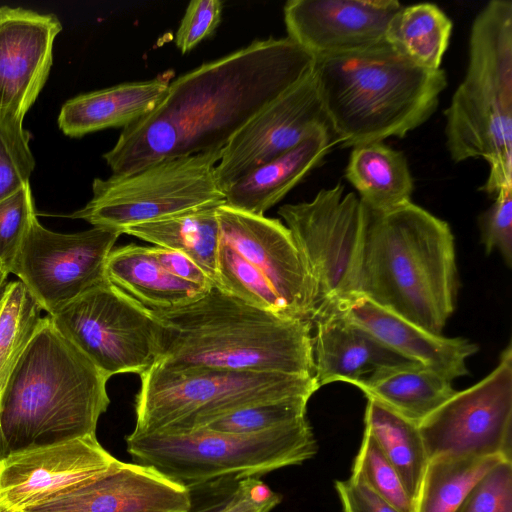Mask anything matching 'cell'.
Returning <instances> with one entry per match:
<instances>
[{
    "instance_id": "cell-1",
    "label": "cell",
    "mask_w": 512,
    "mask_h": 512,
    "mask_svg": "<svg viewBox=\"0 0 512 512\" xmlns=\"http://www.w3.org/2000/svg\"><path fill=\"white\" fill-rule=\"evenodd\" d=\"M314 57L285 38L256 40L170 81L148 114L103 157L113 174L222 150L262 108L309 76Z\"/></svg>"
},
{
    "instance_id": "cell-2",
    "label": "cell",
    "mask_w": 512,
    "mask_h": 512,
    "mask_svg": "<svg viewBox=\"0 0 512 512\" xmlns=\"http://www.w3.org/2000/svg\"><path fill=\"white\" fill-rule=\"evenodd\" d=\"M160 323L154 364L313 376L312 323L249 305L217 286Z\"/></svg>"
},
{
    "instance_id": "cell-3",
    "label": "cell",
    "mask_w": 512,
    "mask_h": 512,
    "mask_svg": "<svg viewBox=\"0 0 512 512\" xmlns=\"http://www.w3.org/2000/svg\"><path fill=\"white\" fill-rule=\"evenodd\" d=\"M108 380L42 317L0 400V461L96 434Z\"/></svg>"
},
{
    "instance_id": "cell-4",
    "label": "cell",
    "mask_w": 512,
    "mask_h": 512,
    "mask_svg": "<svg viewBox=\"0 0 512 512\" xmlns=\"http://www.w3.org/2000/svg\"><path fill=\"white\" fill-rule=\"evenodd\" d=\"M458 286L446 221L412 202L385 212L368 209L358 295L441 334Z\"/></svg>"
},
{
    "instance_id": "cell-5",
    "label": "cell",
    "mask_w": 512,
    "mask_h": 512,
    "mask_svg": "<svg viewBox=\"0 0 512 512\" xmlns=\"http://www.w3.org/2000/svg\"><path fill=\"white\" fill-rule=\"evenodd\" d=\"M313 76L335 142L402 138L436 111L445 71L416 66L389 44L316 58Z\"/></svg>"
},
{
    "instance_id": "cell-6",
    "label": "cell",
    "mask_w": 512,
    "mask_h": 512,
    "mask_svg": "<svg viewBox=\"0 0 512 512\" xmlns=\"http://www.w3.org/2000/svg\"><path fill=\"white\" fill-rule=\"evenodd\" d=\"M445 115L446 146L459 163L482 158L491 196L512 187V2L492 0L476 15L468 65Z\"/></svg>"
},
{
    "instance_id": "cell-7",
    "label": "cell",
    "mask_w": 512,
    "mask_h": 512,
    "mask_svg": "<svg viewBox=\"0 0 512 512\" xmlns=\"http://www.w3.org/2000/svg\"><path fill=\"white\" fill-rule=\"evenodd\" d=\"M132 432H189L216 418L267 401L310 398L314 377L153 364L140 375Z\"/></svg>"
},
{
    "instance_id": "cell-8",
    "label": "cell",
    "mask_w": 512,
    "mask_h": 512,
    "mask_svg": "<svg viewBox=\"0 0 512 512\" xmlns=\"http://www.w3.org/2000/svg\"><path fill=\"white\" fill-rule=\"evenodd\" d=\"M126 447L136 462L150 465L189 488L225 477L253 478L299 465L318 450L307 418L250 434L206 428L178 433L131 432Z\"/></svg>"
},
{
    "instance_id": "cell-9",
    "label": "cell",
    "mask_w": 512,
    "mask_h": 512,
    "mask_svg": "<svg viewBox=\"0 0 512 512\" xmlns=\"http://www.w3.org/2000/svg\"><path fill=\"white\" fill-rule=\"evenodd\" d=\"M220 157L221 150L207 151L96 178L91 200L70 217L122 234L132 225L220 206L225 203L215 172Z\"/></svg>"
},
{
    "instance_id": "cell-10",
    "label": "cell",
    "mask_w": 512,
    "mask_h": 512,
    "mask_svg": "<svg viewBox=\"0 0 512 512\" xmlns=\"http://www.w3.org/2000/svg\"><path fill=\"white\" fill-rule=\"evenodd\" d=\"M278 214L313 282L314 317L358 295L368 217L359 197L337 183L319 190L310 201L281 206Z\"/></svg>"
},
{
    "instance_id": "cell-11",
    "label": "cell",
    "mask_w": 512,
    "mask_h": 512,
    "mask_svg": "<svg viewBox=\"0 0 512 512\" xmlns=\"http://www.w3.org/2000/svg\"><path fill=\"white\" fill-rule=\"evenodd\" d=\"M48 316L108 378L140 375L158 357L159 321L108 280Z\"/></svg>"
},
{
    "instance_id": "cell-12",
    "label": "cell",
    "mask_w": 512,
    "mask_h": 512,
    "mask_svg": "<svg viewBox=\"0 0 512 512\" xmlns=\"http://www.w3.org/2000/svg\"><path fill=\"white\" fill-rule=\"evenodd\" d=\"M429 459L499 457L512 461V347L473 386L456 393L418 424Z\"/></svg>"
},
{
    "instance_id": "cell-13",
    "label": "cell",
    "mask_w": 512,
    "mask_h": 512,
    "mask_svg": "<svg viewBox=\"0 0 512 512\" xmlns=\"http://www.w3.org/2000/svg\"><path fill=\"white\" fill-rule=\"evenodd\" d=\"M119 231L94 227L73 234L32 222L11 272L48 315L107 281L106 262Z\"/></svg>"
},
{
    "instance_id": "cell-14",
    "label": "cell",
    "mask_w": 512,
    "mask_h": 512,
    "mask_svg": "<svg viewBox=\"0 0 512 512\" xmlns=\"http://www.w3.org/2000/svg\"><path fill=\"white\" fill-rule=\"evenodd\" d=\"M219 242L232 249L281 300L289 318L309 321L316 294L289 229L280 220L226 204L217 207Z\"/></svg>"
},
{
    "instance_id": "cell-15",
    "label": "cell",
    "mask_w": 512,
    "mask_h": 512,
    "mask_svg": "<svg viewBox=\"0 0 512 512\" xmlns=\"http://www.w3.org/2000/svg\"><path fill=\"white\" fill-rule=\"evenodd\" d=\"M321 129L330 126L312 71L262 108L225 145L215 169L219 187L224 191Z\"/></svg>"
},
{
    "instance_id": "cell-16",
    "label": "cell",
    "mask_w": 512,
    "mask_h": 512,
    "mask_svg": "<svg viewBox=\"0 0 512 512\" xmlns=\"http://www.w3.org/2000/svg\"><path fill=\"white\" fill-rule=\"evenodd\" d=\"M396 0H290L283 8L287 37L316 58L386 43Z\"/></svg>"
},
{
    "instance_id": "cell-17",
    "label": "cell",
    "mask_w": 512,
    "mask_h": 512,
    "mask_svg": "<svg viewBox=\"0 0 512 512\" xmlns=\"http://www.w3.org/2000/svg\"><path fill=\"white\" fill-rule=\"evenodd\" d=\"M117 461L96 434L9 456L0 461V512H22Z\"/></svg>"
},
{
    "instance_id": "cell-18",
    "label": "cell",
    "mask_w": 512,
    "mask_h": 512,
    "mask_svg": "<svg viewBox=\"0 0 512 512\" xmlns=\"http://www.w3.org/2000/svg\"><path fill=\"white\" fill-rule=\"evenodd\" d=\"M190 488L156 468L118 460L107 471L22 512H187Z\"/></svg>"
},
{
    "instance_id": "cell-19",
    "label": "cell",
    "mask_w": 512,
    "mask_h": 512,
    "mask_svg": "<svg viewBox=\"0 0 512 512\" xmlns=\"http://www.w3.org/2000/svg\"><path fill=\"white\" fill-rule=\"evenodd\" d=\"M61 29L54 14L0 7V110L25 117L47 80Z\"/></svg>"
},
{
    "instance_id": "cell-20",
    "label": "cell",
    "mask_w": 512,
    "mask_h": 512,
    "mask_svg": "<svg viewBox=\"0 0 512 512\" xmlns=\"http://www.w3.org/2000/svg\"><path fill=\"white\" fill-rule=\"evenodd\" d=\"M312 329L313 376L319 388L347 382L361 389L389 369L415 363L336 309L317 314Z\"/></svg>"
},
{
    "instance_id": "cell-21",
    "label": "cell",
    "mask_w": 512,
    "mask_h": 512,
    "mask_svg": "<svg viewBox=\"0 0 512 512\" xmlns=\"http://www.w3.org/2000/svg\"><path fill=\"white\" fill-rule=\"evenodd\" d=\"M330 309L341 312L397 354L450 382L468 374L466 362L479 350L469 339L431 333L361 295Z\"/></svg>"
},
{
    "instance_id": "cell-22",
    "label": "cell",
    "mask_w": 512,
    "mask_h": 512,
    "mask_svg": "<svg viewBox=\"0 0 512 512\" xmlns=\"http://www.w3.org/2000/svg\"><path fill=\"white\" fill-rule=\"evenodd\" d=\"M335 139L321 129L284 154L256 167L223 191L226 205L255 215L280 202L317 167Z\"/></svg>"
},
{
    "instance_id": "cell-23",
    "label": "cell",
    "mask_w": 512,
    "mask_h": 512,
    "mask_svg": "<svg viewBox=\"0 0 512 512\" xmlns=\"http://www.w3.org/2000/svg\"><path fill=\"white\" fill-rule=\"evenodd\" d=\"M169 83L168 77L159 76L76 96L62 106L59 128L70 137L111 127L125 128L155 108Z\"/></svg>"
},
{
    "instance_id": "cell-24",
    "label": "cell",
    "mask_w": 512,
    "mask_h": 512,
    "mask_svg": "<svg viewBox=\"0 0 512 512\" xmlns=\"http://www.w3.org/2000/svg\"><path fill=\"white\" fill-rule=\"evenodd\" d=\"M106 276L110 283L150 311L182 307L209 290L173 276L158 262L152 247L135 244L110 252Z\"/></svg>"
},
{
    "instance_id": "cell-25",
    "label": "cell",
    "mask_w": 512,
    "mask_h": 512,
    "mask_svg": "<svg viewBox=\"0 0 512 512\" xmlns=\"http://www.w3.org/2000/svg\"><path fill=\"white\" fill-rule=\"evenodd\" d=\"M345 178L371 211L385 212L411 202L414 180L403 152L383 142L352 147Z\"/></svg>"
},
{
    "instance_id": "cell-26",
    "label": "cell",
    "mask_w": 512,
    "mask_h": 512,
    "mask_svg": "<svg viewBox=\"0 0 512 512\" xmlns=\"http://www.w3.org/2000/svg\"><path fill=\"white\" fill-rule=\"evenodd\" d=\"M217 207H206L132 225L125 228L122 234L186 254L205 271L216 286L219 246Z\"/></svg>"
},
{
    "instance_id": "cell-27",
    "label": "cell",
    "mask_w": 512,
    "mask_h": 512,
    "mask_svg": "<svg viewBox=\"0 0 512 512\" xmlns=\"http://www.w3.org/2000/svg\"><path fill=\"white\" fill-rule=\"evenodd\" d=\"M360 390L417 424L456 393L449 380L417 363L389 369Z\"/></svg>"
},
{
    "instance_id": "cell-28",
    "label": "cell",
    "mask_w": 512,
    "mask_h": 512,
    "mask_svg": "<svg viewBox=\"0 0 512 512\" xmlns=\"http://www.w3.org/2000/svg\"><path fill=\"white\" fill-rule=\"evenodd\" d=\"M364 431L375 439L414 503L429 461L418 424L367 398Z\"/></svg>"
},
{
    "instance_id": "cell-29",
    "label": "cell",
    "mask_w": 512,
    "mask_h": 512,
    "mask_svg": "<svg viewBox=\"0 0 512 512\" xmlns=\"http://www.w3.org/2000/svg\"><path fill=\"white\" fill-rule=\"evenodd\" d=\"M452 21L433 3L402 8L391 19L386 42L410 62L427 70L441 69L449 46Z\"/></svg>"
},
{
    "instance_id": "cell-30",
    "label": "cell",
    "mask_w": 512,
    "mask_h": 512,
    "mask_svg": "<svg viewBox=\"0 0 512 512\" xmlns=\"http://www.w3.org/2000/svg\"><path fill=\"white\" fill-rule=\"evenodd\" d=\"M499 457L440 456L429 459L414 512H454Z\"/></svg>"
},
{
    "instance_id": "cell-31",
    "label": "cell",
    "mask_w": 512,
    "mask_h": 512,
    "mask_svg": "<svg viewBox=\"0 0 512 512\" xmlns=\"http://www.w3.org/2000/svg\"><path fill=\"white\" fill-rule=\"evenodd\" d=\"M41 310L20 280L6 283L0 294V400L42 319Z\"/></svg>"
},
{
    "instance_id": "cell-32",
    "label": "cell",
    "mask_w": 512,
    "mask_h": 512,
    "mask_svg": "<svg viewBox=\"0 0 512 512\" xmlns=\"http://www.w3.org/2000/svg\"><path fill=\"white\" fill-rule=\"evenodd\" d=\"M309 399L290 397L254 404L216 418L203 428L250 434L288 426L307 418Z\"/></svg>"
},
{
    "instance_id": "cell-33",
    "label": "cell",
    "mask_w": 512,
    "mask_h": 512,
    "mask_svg": "<svg viewBox=\"0 0 512 512\" xmlns=\"http://www.w3.org/2000/svg\"><path fill=\"white\" fill-rule=\"evenodd\" d=\"M23 119L0 110V201L28 185L35 166Z\"/></svg>"
},
{
    "instance_id": "cell-34",
    "label": "cell",
    "mask_w": 512,
    "mask_h": 512,
    "mask_svg": "<svg viewBox=\"0 0 512 512\" xmlns=\"http://www.w3.org/2000/svg\"><path fill=\"white\" fill-rule=\"evenodd\" d=\"M351 476L362 481L401 512H414V503L400 476L375 439L366 431L355 457Z\"/></svg>"
},
{
    "instance_id": "cell-35",
    "label": "cell",
    "mask_w": 512,
    "mask_h": 512,
    "mask_svg": "<svg viewBox=\"0 0 512 512\" xmlns=\"http://www.w3.org/2000/svg\"><path fill=\"white\" fill-rule=\"evenodd\" d=\"M35 218L30 184L0 201V263L9 273Z\"/></svg>"
},
{
    "instance_id": "cell-36",
    "label": "cell",
    "mask_w": 512,
    "mask_h": 512,
    "mask_svg": "<svg viewBox=\"0 0 512 512\" xmlns=\"http://www.w3.org/2000/svg\"><path fill=\"white\" fill-rule=\"evenodd\" d=\"M454 512H512V461L502 460L488 470Z\"/></svg>"
},
{
    "instance_id": "cell-37",
    "label": "cell",
    "mask_w": 512,
    "mask_h": 512,
    "mask_svg": "<svg viewBox=\"0 0 512 512\" xmlns=\"http://www.w3.org/2000/svg\"><path fill=\"white\" fill-rule=\"evenodd\" d=\"M481 243L487 254L497 250L512 265V187L500 190L478 218Z\"/></svg>"
},
{
    "instance_id": "cell-38",
    "label": "cell",
    "mask_w": 512,
    "mask_h": 512,
    "mask_svg": "<svg viewBox=\"0 0 512 512\" xmlns=\"http://www.w3.org/2000/svg\"><path fill=\"white\" fill-rule=\"evenodd\" d=\"M223 3L219 0L191 1L175 34V44L182 54L191 51L209 37L221 22Z\"/></svg>"
},
{
    "instance_id": "cell-39",
    "label": "cell",
    "mask_w": 512,
    "mask_h": 512,
    "mask_svg": "<svg viewBox=\"0 0 512 512\" xmlns=\"http://www.w3.org/2000/svg\"><path fill=\"white\" fill-rule=\"evenodd\" d=\"M281 500L282 496L262 481L246 478L237 483L218 512H270Z\"/></svg>"
},
{
    "instance_id": "cell-40",
    "label": "cell",
    "mask_w": 512,
    "mask_h": 512,
    "mask_svg": "<svg viewBox=\"0 0 512 512\" xmlns=\"http://www.w3.org/2000/svg\"><path fill=\"white\" fill-rule=\"evenodd\" d=\"M335 489L343 512H401L352 476L336 481Z\"/></svg>"
},
{
    "instance_id": "cell-41",
    "label": "cell",
    "mask_w": 512,
    "mask_h": 512,
    "mask_svg": "<svg viewBox=\"0 0 512 512\" xmlns=\"http://www.w3.org/2000/svg\"><path fill=\"white\" fill-rule=\"evenodd\" d=\"M152 251L161 266L173 276L206 289L215 286L205 271L186 254L157 246L152 247Z\"/></svg>"
},
{
    "instance_id": "cell-42",
    "label": "cell",
    "mask_w": 512,
    "mask_h": 512,
    "mask_svg": "<svg viewBox=\"0 0 512 512\" xmlns=\"http://www.w3.org/2000/svg\"><path fill=\"white\" fill-rule=\"evenodd\" d=\"M228 497H229V495L226 496L225 498L218 500V501H212L205 505H201L197 508L192 507V509L187 512H218L225 505V503L228 500Z\"/></svg>"
},
{
    "instance_id": "cell-43",
    "label": "cell",
    "mask_w": 512,
    "mask_h": 512,
    "mask_svg": "<svg viewBox=\"0 0 512 512\" xmlns=\"http://www.w3.org/2000/svg\"><path fill=\"white\" fill-rule=\"evenodd\" d=\"M9 275L8 270L0 263V294L6 285V280Z\"/></svg>"
}]
</instances>
